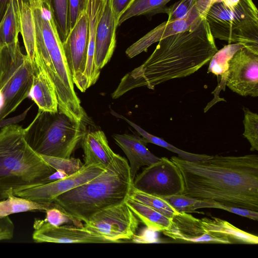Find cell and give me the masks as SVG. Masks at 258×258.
Returning <instances> with one entry per match:
<instances>
[{"label": "cell", "instance_id": "6da1fadb", "mask_svg": "<svg viewBox=\"0 0 258 258\" xmlns=\"http://www.w3.org/2000/svg\"><path fill=\"white\" fill-rule=\"evenodd\" d=\"M184 181L183 195L258 212V156L213 155L198 161L172 156Z\"/></svg>", "mask_w": 258, "mask_h": 258}, {"label": "cell", "instance_id": "7a4b0ae2", "mask_svg": "<svg viewBox=\"0 0 258 258\" xmlns=\"http://www.w3.org/2000/svg\"><path fill=\"white\" fill-rule=\"evenodd\" d=\"M218 50L208 24L202 17L189 29L159 41L147 59L121 79L111 97L117 99L140 87L154 90L167 81L189 76L209 62Z\"/></svg>", "mask_w": 258, "mask_h": 258}, {"label": "cell", "instance_id": "3957f363", "mask_svg": "<svg viewBox=\"0 0 258 258\" xmlns=\"http://www.w3.org/2000/svg\"><path fill=\"white\" fill-rule=\"evenodd\" d=\"M35 42V66L41 69L52 83L58 101V109L70 117L83 121L85 112L74 89L70 69L52 12L40 1L32 2Z\"/></svg>", "mask_w": 258, "mask_h": 258}, {"label": "cell", "instance_id": "277c9868", "mask_svg": "<svg viewBox=\"0 0 258 258\" xmlns=\"http://www.w3.org/2000/svg\"><path fill=\"white\" fill-rule=\"evenodd\" d=\"M55 171L28 145L22 126L10 124L1 129V200L20 190L49 182V177Z\"/></svg>", "mask_w": 258, "mask_h": 258}, {"label": "cell", "instance_id": "5b68a950", "mask_svg": "<svg viewBox=\"0 0 258 258\" xmlns=\"http://www.w3.org/2000/svg\"><path fill=\"white\" fill-rule=\"evenodd\" d=\"M133 182L130 165L119 156L104 172L58 196L53 202L66 214L86 223L98 211L124 203Z\"/></svg>", "mask_w": 258, "mask_h": 258}, {"label": "cell", "instance_id": "8992f818", "mask_svg": "<svg viewBox=\"0 0 258 258\" xmlns=\"http://www.w3.org/2000/svg\"><path fill=\"white\" fill-rule=\"evenodd\" d=\"M83 121H78L60 111L38 109L32 121L24 128L25 138L38 154L70 158L87 131Z\"/></svg>", "mask_w": 258, "mask_h": 258}, {"label": "cell", "instance_id": "52a82bcc", "mask_svg": "<svg viewBox=\"0 0 258 258\" xmlns=\"http://www.w3.org/2000/svg\"><path fill=\"white\" fill-rule=\"evenodd\" d=\"M205 18L214 39L240 43L258 54V11L252 0H219Z\"/></svg>", "mask_w": 258, "mask_h": 258}, {"label": "cell", "instance_id": "ba28073f", "mask_svg": "<svg viewBox=\"0 0 258 258\" xmlns=\"http://www.w3.org/2000/svg\"><path fill=\"white\" fill-rule=\"evenodd\" d=\"M35 68L20 45L15 49L1 50L0 91L4 99L0 111V122L13 112L29 96Z\"/></svg>", "mask_w": 258, "mask_h": 258}, {"label": "cell", "instance_id": "9c48e42d", "mask_svg": "<svg viewBox=\"0 0 258 258\" xmlns=\"http://www.w3.org/2000/svg\"><path fill=\"white\" fill-rule=\"evenodd\" d=\"M139 220L125 202L106 208L92 215L83 227L114 243L131 240L136 234Z\"/></svg>", "mask_w": 258, "mask_h": 258}, {"label": "cell", "instance_id": "30bf717a", "mask_svg": "<svg viewBox=\"0 0 258 258\" xmlns=\"http://www.w3.org/2000/svg\"><path fill=\"white\" fill-rule=\"evenodd\" d=\"M133 186L139 190L161 198L182 195L184 190L179 169L166 157L160 158L136 175Z\"/></svg>", "mask_w": 258, "mask_h": 258}, {"label": "cell", "instance_id": "8fae6325", "mask_svg": "<svg viewBox=\"0 0 258 258\" xmlns=\"http://www.w3.org/2000/svg\"><path fill=\"white\" fill-rule=\"evenodd\" d=\"M88 41V20L85 12L62 43L74 84L82 92L88 89L84 73L87 63Z\"/></svg>", "mask_w": 258, "mask_h": 258}, {"label": "cell", "instance_id": "7c38bea8", "mask_svg": "<svg viewBox=\"0 0 258 258\" xmlns=\"http://www.w3.org/2000/svg\"><path fill=\"white\" fill-rule=\"evenodd\" d=\"M225 85L241 96L257 97L258 54L238 50L229 61Z\"/></svg>", "mask_w": 258, "mask_h": 258}, {"label": "cell", "instance_id": "4fadbf2b", "mask_svg": "<svg viewBox=\"0 0 258 258\" xmlns=\"http://www.w3.org/2000/svg\"><path fill=\"white\" fill-rule=\"evenodd\" d=\"M101 164L83 166L76 172L64 178L20 190L18 197L42 203H52L59 195L84 184L106 170Z\"/></svg>", "mask_w": 258, "mask_h": 258}, {"label": "cell", "instance_id": "5bb4252c", "mask_svg": "<svg viewBox=\"0 0 258 258\" xmlns=\"http://www.w3.org/2000/svg\"><path fill=\"white\" fill-rule=\"evenodd\" d=\"M32 239L37 243H114L84 227L69 225L55 226L42 220H36Z\"/></svg>", "mask_w": 258, "mask_h": 258}, {"label": "cell", "instance_id": "9a60e30c", "mask_svg": "<svg viewBox=\"0 0 258 258\" xmlns=\"http://www.w3.org/2000/svg\"><path fill=\"white\" fill-rule=\"evenodd\" d=\"M118 22L111 6V0H107L98 22L96 36L95 64L100 71L110 60L116 45V29Z\"/></svg>", "mask_w": 258, "mask_h": 258}, {"label": "cell", "instance_id": "2e32d148", "mask_svg": "<svg viewBox=\"0 0 258 258\" xmlns=\"http://www.w3.org/2000/svg\"><path fill=\"white\" fill-rule=\"evenodd\" d=\"M202 17L195 6L184 18L171 22H164L131 45L125 51L127 56L132 58L147 51L153 43L168 36L189 29Z\"/></svg>", "mask_w": 258, "mask_h": 258}, {"label": "cell", "instance_id": "e0dca14e", "mask_svg": "<svg viewBox=\"0 0 258 258\" xmlns=\"http://www.w3.org/2000/svg\"><path fill=\"white\" fill-rule=\"evenodd\" d=\"M171 228L164 234L175 240L199 242L231 243V242L212 236L202 228L200 219L187 213H179L172 219Z\"/></svg>", "mask_w": 258, "mask_h": 258}, {"label": "cell", "instance_id": "ac0fdd59", "mask_svg": "<svg viewBox=\"0 0 258 258\" xmlns=\"http://www.w3.org/2000/svg\"><path fill=\"white\" fill-rule=\"evenodd\" d=\"M112 137L129 160L133 180L141 167L149 166L160 159L152 153L146 147L148 143L141 135L115 134L112 135Z\"/></svg>", "mask_w": 258, "mask_h": 258}, {"label": "cell", "instance_id": "d6986e66", "mask_svg": "<svg viewBox=\"0 0 258 258\" xmlns=\"http://www.w3.org/2000/svg\"><path fill=\"white\" fill-rule=\"evenodd\" d=\"M81 143L86 166L101 164L107 168L120 156L110 148L104 133L101 130L87 132Z\"/></svg>", "mask_w": 258, "mask_h": 258}, {"label": "cell", "instance_id": "ffe728a7", "mask_svg": "<svg viewBox=\"0 0 258 258\" xmlns=\"http://www.w3.org/2000/svg\"><path fill=\"white\" fill-rule=\"evenodd\" d=\"M107 0H88L86 13L88 20V49L84 76L87 87L89 88L95 84L99 78L100 71L95 64V36L100 18Z\"/></svg>", "mask_w": 258, "mask_h": 258}, {"label": "cell", "instance_id": "44dd1931", "mask_svg": "<svg viewBox=\"0 0 258 258\" xmlns=\"http://www.w3.org/2000/svg\"><path fill=\"white\" fill-rule=\"evenodd\" d=\"M38 109L55 112L58 111V101L54 88L46 74L36 67L29 96Z\"/></svg>", "mask_w": 258, "mask_h": 258}, {"label": "cell", "instance_id": "7402d4cb", "mask_svg": "<svg viewBox=\"0 0 258 258\" xmlns=\"http://www.w3.org/2000/svg\"><path fill=\"white\" fill-rule=\"evenodd\" d=\"M200 222L204 230L214 237L250 244H257L258 237L218 218H203Z\"/></svg>", "mask_w": 258, "mask_h": 258}, {"label": "cell", "instance_id": "603a6c76", "mask_svg": "<svg viewBox=\"0 0 258 258\" xmlns=\"http://www.w3.org/2000/svg\"><path fill=\"white\" fill-rule=\"evenodd\" d=\"M26 0H11L0 22V49H15L20 45V11Z\"/></svg>", "mask_w": 258, "mask_h": 258}, {"label": "cell", "instance_id": "cb8c5ba5", "mask_svg": "<svg viewBox=\"0 0 258 258\" xmlns=\"http://www.w3.org/2000/svg\"><path fill=\"white\" fill-rule=\"evenodd\" d=\"M125 204L148 229L155 231H165L172 225V219L150 207L128 198Z\"/></svg>", "mask_w": 258, "mask_h": 258}, {"label": "cell", "instance_id": "d4e9b609", "mask_svg": "<svg viewBox=\"0 0 258 258\" xmlns=\"http://www.w3.org/2000/svg\"><path fill=\"white\" fill-rule=\"evenodd\" d=\"M243 47L240 43L229 44L218 50L211 58L208 73H212L218 77L221 76V82L214 92L215 94H218V97L220 91L222 89L225 90L229 61L234 54Z\"/></svg>", "mask_w": 258, "mask_h": 258}, {"label": "cell", "instance_id": "484cf974", "mask_svg": "<svg viewBox=\"0 0 258 258\" xmlns=\"http://www.w3.org/2000/svg\"><path fill=\"white\" fill-rule=\"evenodd\" d=\"M59 206L54 202L42 203L12 195L0 200V218L11 214L30 211L45 212Z\"/></svg>", "mask_w": 258, "mask_h": 258}, {"label": "cell", "instance_id": "4316f807", "mask_svg": "<svg viewBox=\"0 0 258 258\" xmlns=\"http://www.w3.org/2000/svg\"><path fill=\"white\" fill-rule=\"evenodd\" d=\"M111 113L116 117L123 119L130 125H131L137 131L139 135H140L146 140L148 143H150L154 144L155 145L164 148L174 153H176L178 154V157L183 160L189 161H198L204 160L210 157V155L206 154H198L189 153L181 150L175 147L173 145L167 143L163 139L148 133L142 128L140 126L133 122V121L130 120L122 115L119 114L113 111H112Z\"/></svg>", "mask_w": 258, "mask_h": 258}, {"label": "cell", "instance_id": "83f0119b", "mask_svg": "<svg viewBox=\"0 0 258 258\" xmlns=\"http://www.w3.org/2000/svg\"><path fill=\"white\" fill-rule=\"evenodd\" d=\"M171 0H134L120 17L118 26L133 17L153 15L163 13L166 5Z\"/></svg>", "mask_w": 258, "mask_h": 258}, {"label": "cell", "instance_id": "f1b7e54d", "mask_svg": "<svg viewBox=\"0 0 258 258\" xmlns=\"http://www.w3.org/2000/svg\"><path fill=\"white\" fill-rule=\"evenodd\" d=\"M128 198L150 207L171 219L179 213L162 198L141 191L133 186Z\"/></svg>", "mask_w": 258, "mask_h": 258}, {"label": "cell", "instance_id": "f546056e", "mask_svg": "<svg viewBox=\"0 0 258 258\" xmlns=\"http://www.w3.org/2000/svg\"><path fill=\"white\" fill-rule=\"evenodd\" d=\"M42 1L50 7L58 35L62 43L70 32L68 0Z\"/></svg>", "mask_w": 258, "mask_h": 258}, {"label": "cell", "instance_id": "4dcf8cb0", "mask_svg": "<svg viewBox=\"0 0 258 258\" xmlns=\"http://www.w3.org/2000/svg\"><path fill=\"white\" fill-rule=\"evenodd\" d=\"M243 136L248 141L251 151L258 150V114L243 107Z\"/></svg>", "mask_w": 258, "mask_h": 258}, {"label": "cell", "instance_id": "1f68e13d", "mask_svg": "<svg viewBox=\"0 0 258 258\" xmlns=\"http://www.w3.org/2000/svg\"><path fill=\"white\" fill-rule=\"evenodd\" d=\"M204 208H217L222 209L228 211L230 213H232L255 221L258 220L257 211L242 208L228 206L210 201L199 200L194 207V210Z\"/></svg>", "mask_w": 258, "mask_h": 258}, {"label": "cell", "instance_id": "d6a6232c", "mask_svg": "<svg viewBox=\"0 0 258 258\" xmlns=\"http://www.w3.org/2000/svg\"><path fill=\"white\" fill-rule=\"evenodd\" d=\"M56 171H62L70 175L80 170L84 164L78 158H61L41 155Z\"/></svg>", "mask_w": 258, "mask_h": 258}, {"label": "cell", "instance_id": "836d02e7", "mask_svg": "<svg viewBox=\"0 0 258 258\" xmlns=\"http://www.w3.org/2000/svg\"><path fill=\"white\" fill-rule=\"evenodd\" d=\"M46 217L43 222H48L55 226H60L64 224H71L77 227L83 228L81 221L66 214L59 206L49 209L45 211Z\"/></svg>", "mask_w": 258, "mask_h": 258}, {"label": "cell", "instance_id": "e575fe53", "mask_svg": "<svg viewBox=\"0 0 258 258\" xmlns=\"http://www.w3.org/2000/svg\"><path fill=\"white\" fill-rule=\"evenodd\" d=\"M196 0H179L166 7L163 13L168 15L167 22H171L184 18L195 7Z\"/></svg>", "mask_w": 258, "mask_h": 258}, {"label": "cell", "instance_id": "d590c367", "mask_svg": "<svg viewBox=\"0 0 258 258\" xmlns=\"http://www.w3.org/2000/svg\"><path fill=\"white\" fill-rule=\"evenodd\" d=\"M178 213L194 212V207L198 200L183 194L162 197Z\"/></svg>", "mask_w": 258, "mask_h": 258}, {"label": "cell", "instance_id": "8d00e7d4", "mask_svg": "<svg viewBox=\"0 0 258 258\" xmlns=\"http://www.w3.org/2000/svg\"><path fill=\"white\" fill-rule=\"evenodd\" d=\"M88 3V0H68L70 31L81 16L86 12Z\"/></svg>", "mask_w": 258, "mask_h": 258}, {"label": "cell", "instance_id": "74e56055", "mask_svg": "<svg viewBox=\"0 0 258 258\" xmlns=\"http://www.w3.org/2000/svg\"><path fill=\"white\" fill-rule=\"evenodd\" d=\"M134 0H111V6L115 16L118 20Z\"/></svg>", "mask_w": 258, "mask_h": 258}, {"label": "cell", "instance_id": "f35d334b", "mask_svg": "<svg viewBox=\"0 0 258 258\" xmlns=\"http://www.w3.org/2000/svg\"><path fill=\"white\" fill-rule=\"evenodd\" d=\"M148 231L145 232L141 235H136L135 234L132 239L136 243H146L159 242L158 239L152 238H154V236L153 234L152 233L155 231L150 229H148Z\"/></svg>", "mask_w": 258, "mask_h": 258}, {"label": "cell", "instance_id": "ab89813d", "mask_svg": "<svg viewBox=\"0 0 258 258\" xmlns=\"http://www.w3.org/2000/svg\"><path fill=\"white\" fill-rule=\"evenodd\" d=\"M11 0H0V22L2 20Z\"/></svg>", "mask_w": 258, "mask_h": 258}, {"label": "cell", "instance_id": "60d3db41", "mask_svg": "<svg viewBox=\"0 0 258 258\" xmlns=\"http://www.w3.org/2000/svg\"><path fill=\"white\" fill-rule=\"evenodd\" d=\"M4 104V97L0 91V111L2 109Z\"/></svg>", "mask_w": 258, "mask_h": 258}, {"label": "cell", "instance_id": "b9f144b4", "mask_svg": "<svg viewBox=\"0 0 258 258\" xmlns=\"http://www.w3.org/2000/svg\"><path fill=\"white\" fill-rule=\"evenodd\" d=\"M1 50L0 49V66H1Z\"/></svg>", "mask_w": 258, "mask_h": 258}, {"label": "cell", "instance_id": "7bdbcfd3", "mask_svg": "<svg viewBox=\"0 0 258 258\" xmlns=\"http://www.w3.org/2000/svg\"><path fill=\"white\" fill-rule=\"evenodd\" d=\"M218 0H214V3L218 1Z\"/></svg>", "mask_w": 258, "mask_h": 258}, {"label": "cell", "instance_id": "ee69618b", "mask_svg": "<svg viewBox=\"0 0 258 258\" xmlns=\"http://www.w3.org/2000/svg\"></svg>", "mask_w": 258, "mask_h": 258}]
</instances>
